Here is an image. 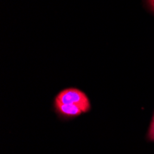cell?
I'll return each instance as SVG.
<instances>
[{
    "label": "cell",
    "instance_id": "obj_1",
    "mask_svg": "<svg viewBox=\"0 0 154 154\" xmlns=\"http://www.w3.org/2000/svg\"><path fill=\"white\" fill-rule=\"evenodd\" d=\"M54 103L64 104H76L82 107L86 113L91 109V103L88 96L82 91L75 88H68L60 91L55 97Z\"/></svg>",
    "mask_w": 154,
    "mask_h": 154
},
{
    "label": "cell",
    "instance_id": "obj_2",
    "mask_svg": "<svg viewBox=\"0 0 154 154\" xmlns=\"http://www.w3.org/2000/svg\"><path fill=\"white\" fill-rule=\"evenodd\" d=\"M54 107L57 113L65 117H76L82 115L83 113H86L82 107L76 104H64L54 103Z\"/></svg>",
    "mask_w": 154,
    "mask_h": 154
},
{
    "label": "cell",
    "instance_id": "obj_4",
    "mask_svg": "<svg viewBox=\"0 0 154 154\" xmlns=\"http://www.w3.org/2000/svg\"><path fill=\"white\" fill-rule=\"evenodd\" d=\"M148 2H149V5L150 8L154 11V0H148Z\"/></svg>",
    "mask_w": 154,
    "mask_h": 154
},
{
    "label": "cell",
    "instance_id": "obj_3",
    "mask_svg": "<svg viewBox=\"0 0 154 154\" xmlns=\"http://www.w3.org/2000/svg\"><path fill=\"white\" fill-rule=\"evenodd\" d=\"M148 137L149 140L154 141V121H151V123H150L149 132H148Z\"/></svg>",
    "mask_w": 154,
    "mask_h": 154
},
{
    "label": "cell",
    "instance_id": "obj_5",
    "mask_svg": "<svg viewBox=\"0 0 154 154\" xmlns=\"http://www.w3.org/2000/svg\"><path fill=\"white\" fill-rule=\"evenodd\" d=\"M152 121H154V116H153V118H152Z\"/></svg>",
    "mask_w": 154,
    "mask_h": 154
}]
</instances>
